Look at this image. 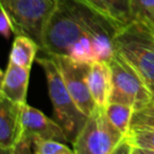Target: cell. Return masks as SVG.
Here are the masks:
<instances>
[{
	"label": "cell",
	"mask_w": 154,
	"mask_h": 154,
	"mask_svg": "<svg viewBox=\"0 0 154 154\" xmlns=\"http://www.w3.org/2000/svg\"><path fill=\"white\" fill-rule=\"evenodd\" d=\"M54 57L57 60L64 85L73 100L80 111L89 117L97 106L92 97L88 84V72L91 63L76 61L68 55Z\"/></svg>",
	"instance_id": "52a82bcc"
},
{
	"label": "cell",
	"mask_w": 154,
	"mask_h": 154,
	"mask_svg": "<svg viewBox=\"0 0 154 154\" xmlns=\"http://www.w3.org/2000/svg\"><path fill=\"white\" fill-rule=\"evenodd\" d=\"M0 12H1V15H0V32L5 39H9L11 37L12 33H14L13 22L10 18L9 14L7 13V11L2 7H0Z\"/></svg>",
	"instance_id": "44dd1931"
},
{
	"label": "cell",
	"mask_w": 154,
	"mask_h": 154,
	"mask_svg": "<svg viewBox=\"0 0 154 154\" xmlns=\"http://www.w3.org/2000/svg\"><path fill=\"white\" fill-rule=\"evenodd\" d=\"M133 21L141 24V26H145L146 29H148L151 32H154V11L143 14V15L138 16Z\"/></svg>",
	"instance_id": "7402d4cb"
},
{
	"label": "cell",
	"mask_w": 154,
	"mask_h": 154,
	"mask_svg": "<svg viewBox=\"0 0 154 154\" xmlns=\"http://www.w3.org/2000/svg\"><path fill=\"white\" fill-rule=\"evenodd\" d=\"M34 153L36 154H74V150L69 148L66 143L54 139H34Z\"/></svg>",
	"instance_id": "e0dca14e"
},
{
	"label": "cell",
	"mask_w": 154,
	"mask_h": 154,
	"mask_svg": "<svg viewBox=\"0 0 154 154\" xmlns=\"http://www.w3.org/2000/svg\"><path fill=\"white\" fill-rule=\"evenodd\" d=\"M125 138L132 146V154L154 153V128L131 127Z\"/></svg>",
	"instance_id": "4fadbf2b"
},
{
	"label": "cell",
	"mask_w": 154,
	"mask_h": 154,
	"mask_svg": "<svg viewBox=\"0 0 154 154\" xmlns=\"http://www.w3.org/2000/svg\"><path fill=\"white\" fill-rule=\"evenodd\" d=\"M87 2L93 8L96 12H98L101 16H103L105 18H107L108 20H110L113 23L117 24L118 26H122L116 22V20L114 19V17L112 16L111 12L109 10V7L107 5V1L106 0H86Z\"/></svg>",
	"instance_id": "ffe728a7"
},
{
	"label": "cell",
	"mask_w": 154,
	"mask_h": 154,
	"mask_svg": "<svg viewBox=\"0 0 154 154\" xmlns=\"http://www.w3.org/2000/svg\"><path fill=\"white\" fill-rule=\"evenodd\" d=\"M124 137L109 119L105 108L96 106L72 140L73 150L76 154H113Z\"/></svg>",
	"instance_id": "5b68a950"
},
{
	"label": "cell",
	"mask_w": 154,
	"mask_h": 154,
	"mask_svg": "<svg viewBox=\"0 0 154 154\" xmlns=\"http://www.w3.org/2000/svg\"><path fill=\"white\" fill-rule=\"evenodd\" d=\"M58 5V0H0V7L12 19L14 33L32 38L42 47L45 28Z\"/></svg>",
	"instance_id": "277c9868"
},
{
	"label": "cell",
	"mask_w": 154,
	"mask_h": 154,
	"mask_svg": "<svg viewBox=\"0 0 154 154\" xmlns=\"http://www.w3.org/2000/svg\"><path fill=\"white\" fill-rule=\"evenodd\" d=\"M22 137L32 139L33 143L35 138L54 139L66 143L70 141L66 133L56 120L49 118L41 111L28 103H24L22 107Z\"/></svg>",
	"instance_id": "9c48e42d"
},
{
	"label": "cell",
	"mask_w": 154,
	"mask_h": 154,
	"mask_svg": "<svg viewBox=\"0 0 154 154\" xmlns=\"http://www.w3.org/2000/svg\"><path fill=\"white\" fill-rule=\"evenodd\" d=\"M112 16L119 26H124L132 22L131 0H106Z\"/></svg>",
	"instance_id": "2e32d148"
},
{
	"label": "cell",
	"mask_w": 154,
	"mask_h": 154,
	"mask_svg": "<svg viewBox=\"0 0 154 154\" xmlns=\"http://www.w3.org/2000/svg\"><path fill=\"white\" fill-rule=\"evenodd\" d=\"M68 56L76 61L86 62V63H92L96 61L97 56L90 36L84 35L80 37L79 40L72 47Z\"/></svg>",
	"instance_id": "9a60e30c"
},
{
	"label": "cell",
	"mask_w": 154,
	"mask_h": 154,
	"mask_svg": "<svg viewBox=\"0 0 154 154\" xmlns=\"http://www.w3.org/2000/svg\"><path fill=\"white\" fill-rule=\"evenodd\" d=\"M85 0H58L45 28L41 51L45 55H69L80 37L88 35L82 18Z\"/></svg>",
	"instance_id": "6da1fadb"
},
{
	"label": "cell",
	"mask_w": 154,
	"mask_h": 154,
	"mask_svg": "<svg viewBox=\"0 0 154 154\" xmlns=\"http://www.w3.org/2000/svg\"><path fill=\"white\" fill-rule=\"evenodd\" d=\"M105 110L112 124L126 135L130 130L131 120L135 110L130 106L119 103H109Z\"/></svg>",
	"instance_id": "5bb4252c"
},
{
	"label": "cell",
	"mask_w": 154,
	"mask_h": 154,
	"mask_svg": "<svg viewBox=\"0 0 154 154\" xmlns=\"http://www.w3.org/2000/svg\"><path fill=\"white\" fill-rule=\"evenodd\" d=\"M131 127L154 128V101L134 111L131 120Z\"/></svg>",
	"instance_id": "ac0fdd59"
},
{
	"label": "cell",
	"mask_w": 154,
	"mask_h": 154,
	"mask_svg": "<svg viewBox=\"0 0 154 154\" xmlns=\"http://www.w3.org/2000/svg\"><path fill=\"white\" fill-rule=\"evenodd\" d=\"M141 26V24H140ZM143 28H145V26H143ZM148 30V29H147ZM149 31V30H148ZM149 33H150V35H151V38H152V40H153V42H154V32H151V31H149Z\"/></svg>",
	"instance_id": "603a6c76"
},
{
	"label": "cell",
	"mask_w": 154,
	"mask_h": 154,
	"mask_svg": "<svg viewBox=\"0 0 154 154\" xmlns=\"http://www.w3.org/2000/svg\"><path fill=\"white\" fill-rule=\"evenodd\" d=\"M22 107L21 103L0 95V150L2 153L14 154L23 135Z\"/></svg>",
	"instance_id": "ba28073f"
},
{
	"label": "cell",
	"mask_w": 154,
	"mask_h": 154,
	"mask_svg": "<svg viewBox=\"0 0 154 154\" xmlns=\"http://www.w3.org/2000/svg\"><path fill=\"white\" fill-rule=\"evenodd\" d=\"M37 62L43 69L47 77L48 90L53 103L55 120L62 127L72 143L85 126L88 116L80 111L69 93L56 58L52 55H47L45 57L38 58Z\"/></svg>",
	"instance_id": "7a4b0ae2"
},
{
	"label": "cell",
	"mask_w": 154,
	"mask_h": 154,
	"mask_svg": "<svg viewBox=\"0 0 154 154\" xmlns=\"http://www.w3.org/2000/svg\"><path fill=\"white\" fill-rule=\"evenodd\" d=\"M39 47L32 38L23 35H16L10 54L9 61L24 68H30L35 59Z\"/></svg>",
	"instance_id": "7c38bea8"
},
{
	"label": "cell",
	"mask_w": 154,
	"mask_h": 154,
	"mask_svg": "<svg viewBox=\"0 0 154 154\" xmlns=\"http://www.w3.org/2000/svg\"><path fill=\"white\" fill-rule=\"evenodd\" d=\"M30 68L20 66L9 61L5 72L1 73V91L0 95L17 103H26Z\"/></svg>",
	"instance_id": "30bf717a"
},
{
	"label": "cell",
	"mask_w": 154,
	"mask_h": 154,
	"mask_svg": "<svg viewBox=\"0 0 154 154\" xmlns=\"http://www.w3.org/2000/svg\"><path fill=\"white\" fill-rule=\"evenodd\" d=\"M112 72V90L109 103H119L136 111L153 101V95L132 64L115 51L109 60Z\"/></svg>",
	"instance_id": "8992f818"
},
{
	"label": "cell",
	"mask_w": 154,
	"mask_h": 154,
	"mask_svg": "<svg viewBox=\"0 0 154 154\" xmlns=\"http://www.w3.org/2000/svg\"><path fill=\"white\" fill-rule=\"evenodd\" d=\"M88 84L96 105L101 108L107 107L112 90V72L109 62L96 60L90 64Z\"/></svg>",
	"instance_id": "8fae6325"
},
{
	"label": "cell",
	"mask_w": 154,
	"mask_h": 154,
	"mask_svg": "<svg viewBox=\"0 0 154 154\" xmlns=\"http://www.w3.org/2000/svg\"><path fill=\"white\" fill-rule=\"evenodd\" d=\"M132 21L138 16L154 11V0H131Z\"/></svg>",
	"instance_id": "d6986e66"
},
{
	"label": "cell",
	"mask_w": 154,
	"mask_h": 154,
	"mask_svg": "<svg viewBox=\"0 0 154 154\" xmlns=\"http://www.w3.org/2000/svg\"><path fill=\"white\" fill-rule=\"evenodd\" d=\"M114 48L136 70L151 91L154 101V42L149 31L132 21L118 29Z\"/></svg>",
	"instance_id": "3957f363"
}]
</instances>
